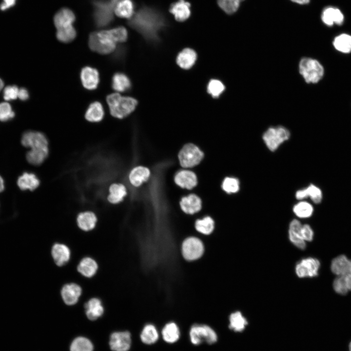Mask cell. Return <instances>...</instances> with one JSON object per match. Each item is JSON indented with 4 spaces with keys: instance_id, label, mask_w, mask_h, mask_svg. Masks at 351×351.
<instances>
[{
    "instance_id": "1",
    "label": "cell",
    "mask_w": 351,
    "mask_h": 351,
    "mask_svg": "<svg viewBox=\"0 0 351 351\" xmlns=\"http://www.w3.org/2000/svg\"><path fill=\"white\" fill-rule=\"evenodd\" d=\"M128 24L148 41L156 42L159 40V32L165 27L166 22L159 12L144 6L133 16Z\"/></svg>"
},
{
    "instance_id": "2",
    "label": "cell",
    "mask_w": 351,
    "mask_h": 351,
    "mask_svg": "<svg viewBox=\"0 0 351 351\" xmlns=\"http://www.w3.org/2000/svg\"><path fill=\"white\" fill-rule=\"evenodd\" d=\"M106 101L112 116L120 119L127 117L133 112L137 104L136 99L122 96L118 93L109 95Z\"/></svg>"
},
{
    "instance_id": "3",
    "label": "cell",
    "mask_w": 351,
    "mask_h": 351,
    "mask_svg": "<svg viewBox=\"0 0 351 351\" xmlns=\"http://www.w3.org/2000/svg\"><path fill=\"white\" fill-rule=\"evenodd\" d=\"M117 41L111 29L93 32L89 35L90 49L100 54H108L116 48Z\"/></svg>"
},
{
    "instance_id": "4",
    "label": "cell",
    "mask_w": 351,
    "mask_h": 351,
    "mask_svg": "<svg viewBox=\"0 0 351 351\" xmlns=\"http://www.w3.org/2000/svg\"><path fill=\"white\" fill-rule=\"evenodd\" d=\"M300 74L307 83H316L323 78L324 69L316 59L308 57L302 58L298 65Z\"/></svg>"
},
{
    "instance_id": "5",
    "label": "cell",
    "mask_w": 351,
    "mask_h": 351,
    "mask_svg": "<svg viewBox=\"0 0 351 351\" xmlns=\"http://www.w3.org/2000/svg\"><path fill=\"white\" fill-rule=\"evenodd\" d=\"M120 0H97L94 1V18L96 25L104 27L113 19V12Z\"/></svg>"
},
{
    "instance_id": "6",
    "label": "cell",
    "mask_w": 351,
    "mask_h": 351,
    "mask_svg": "<svg viewBox=\"0 0 351 351\" xmlns=\"http://www.w3.org/2000/svg\"><path fill=\"white\" fill-rule=\"evenodd\" d=\"M291 136L289 130L283 126L270 127L262 135L266 147L271 152L276 151Z\"/></svg>"
},
{
    "instance_id": "7",
    "label": "cell",
    "mask_w": 351,
    "mask_h": 351,
    "mask_svg": "<svg viewBox=\"0 0 351 351\" xmlns=\"http://www.w3.org/2000/svg\"><path fill=\"white\" fill-rule=\"evenodd\" d=\"M189 337L191 343L195 345L203 342L212 344L217 340L215 332L210 326L204 324H194L190 328Z\"/></svg>"
},
{
    "instance_id": "8",
    "label": "cell",
    "mask_w": 351,
    "mask_h": 351,
    "mask_svg": "<svg viewBox=\"0 0 351 351\" xmlns=\"http://www.w3.org/2000/svg\"><path fill=\"white\" fill-rule=\"evenodd\" d=\"M181 250L182 255L186 260L193 261L198 259L203 255L204 247L200 239L190 236L183 240Z\"/></svg>"
},
{
    "instance_id": "9",
    "label": "cell",
    "mask_w": 351,
    "mask_h": 351,
    "mask_svg": "<svg viewBox=\"0 0 351 351\" xmlns=\"http://www.w3.org/2000/svg\"><path fill=\"white\" fill-rule=\"evenodd\" d=\"M180 165L190 168L197 165L203 157V152L196 145L189 143L185 145L178 154Z\"/></svg>"
},
{
    "instance_id": "10",
    "label": "cell",
    "mask_w": 351,
    "mask_h": 351,
    "mask_svg": "<svg viewBox=\"0 0 351 351\" xmlns=\"http://www.w3.org/2000/svg\"><path fill=\"white\" fill-rule=\"evenodd\" d=\"M320 262L314 257H307L301 259L296 265L295 272L299 278L313 277L318 274Z\"/></svg>"
},
{
    "instance_id": "11",
    "label": "cell",
    "mask_w": 351,
    "mask_h": 351,
    "mask_svg": "<svg viewBox=\"0 0 351 351\" xmlns=\"http://www.w3.org/2000/svg\"><path fill=\"white\" fill-rule=\"evenodd\" d=\"M109 345L113 351H128L131 345V338L128 331L113 332L110 336Z\"/></svg>"
},
{
    "instance_id": "12",
    "label": "cell",
    "mask_w": 351,
    "mask_h": 351,
    "mask_svg": "<svg viewBox=\"0 0 351 351\" xmlns=\"http://www.w3.org/2000/svg\"><path fill=\"white\" fill-rule=\"evenodd\" d=\"M321 19L324 24L327 26L331 27L334 24L339 26L343 24L345 17L340 9L330 6L323 9Z\"/></svg>"
},
{
    "instance_id": "13",
    "label": "cell",
    "mask_w": 351,
    "mask_h": 351,
    "mask_svg": "<svg viewBox=\"0 0 351 351\" xmlns=\"http://www.w3.org/2000/svg\"><path fill=\"white\" fill-rule=\"evenodd\" d=\"M80 77L82 84L85 89L93 90L97 88L99 82V75L97 69L85 66L81 69Z\"/></svg>"
},
{
    "instance_id": "14",
    "label": "cell",
    "mask_w": 351,
    "mask_h": 351,
    "mask_svg": "<svg viewBox=\"0 0 351 351\" xmlns=\"http://www.w3.org/2000/svg\"><path fill=\"white\" fill-rule=\"evenodd\" d=\"M295 198L298 200L310 198L314 204L320 203L323 198L321 189L313 184H310L305 188L298 190L295 194Z\"/></svg>"
},
{
    "instance_id": "15",
    "label": "cell",
    "mask_w": 351,
    "mask_h": 351,
    "mask_svg": "<svg viewBox=\"0 0 351 351\" xmlns=\"http://www.w3.org/2000/svg\"><path fill=\"white\" fill-rule=\"evenodd\" d=\"M22 144L31 149L48 147V141L41 133L28 131L23 134L21 138Z\"/></svg>"
},
{
    "instance_id": "16",
    "label": "cell",
    "mask_w": 351,
    "mask_h": 351,
    "mask_svg": "<svg viewBox=\"0 0 351 351\" xmlns=\"http://www.w3.org/2000/svg\"><path fill=\"white\" fill-rule=\"evenodd\" d=\"M61 296L64 302L68 305L76 304L81 293V288L77 284L71 283L63 286L61 290Z\"/></svg>"
},
{
    "instance_id": "17",
    "label": "cell",
    "mask_w": 351,
    "mask_h": 351,
    "mask_svg": "<svg viewBox=\"0 0 351 351\" xmlns=\"http://www.w3.org/2000/svg\"><path fill=\"white\" fill-rule=\"evenodd\" d=\"M302 224L297 219H293L290 223L288 234L290 241L299 249L304 250L306 247V242L301 235V229Z\"/></svg>"
},
{
    "instance_id": "18",
    "label": "cell",
    "mask_w": 351,
    "mask_h": 351,
    "mask_svg": "<svg viewBox=\"0 0 351 351\" xmlns=\"http://www.w3.org/2000/svg\"><path fill=\"white\" fill-rule=\"evenodd\" d=\"M331 270L336 276L351 274V259L344 254L338 255L332 260Z\"/></svg>"
},
{
    "instance_id": "19",
    "label": "cell",
    "mask_w": 351,
    "mask_h": 351,
    "mask_svg": "<svg viewBox=\"0 0 351 351\" xmlns=\"http://www.w3.org/2000/svg\"><path fill=\"white\" fill-rule=\"evenodd\" d=\"M191 4L185 0H179L172 3L169 11L175 19L178 21H184L191 15Z\"/></svg>"
},
{
    "instance_id": "20",
    "label": "cell",
    "mask_w": 351,
    "mask_h": 351,
    "mask_svg": "<svg viewBox=\"0 0 351 351\" xmlns=\"http://www.w3.org/2000/svg\"><path fill=\"white\" fill-rule=\"evenodd\" d=\"M181 210L186 214H194L201 209L202 203L200 198L195 195L191 194L183 197L180 202Z\"/></svg>"
},
{
    "instance_id": "21",
    "label": "cell",
    "mask_w": 351,
    "mask_h": 351,
    "mask_svg": "<svg viewBox=\"0 0 351 351\" xmlns=\"http://www.w3.org/2000/svg\"><path fill=\"white\" fill-rule=\"evenodd\" d=\"M51 254L55 263L58 266H62L69 260L71 252L66 245L56 243L52 248Z\"/></svg>"
},
{
    "instance_id": "22",
    "label": "cell",
    "mask_w": 351,
    "mask_h": 351,
    "mask_svg": "<svg viewBox=\"0 0 351 351\" xmlns=\"http://www.w3.org/2000/svg\"><path fill=\"white\" fill-rule=\"evenodd\" d=\"M175 181L180 187L189 190L195 187L197 183L195 174L188 170H182L177 173L175 177Z\"/></svg>"
},
{
    "instance_id": "23",
    "label": "cell",
    "mask_w": 351,
    "mask_h": 351,
    "mask_svg": "<svg viewBox=\"0 0 351 351\" xmlns=\"http://www.w3.org/2000/svg\"><path fill=\"white\" fill-rule=\"evenodd\" d=\"M75 20L74 13L68 8H62L55 15L54 21L57 28L60 29L73 25Z\"/></svg>"
},
{
    "instance_id": "24",
    "label": "cell",
    "mask_w": 351,
    "mask_h": 351,
    "mask_svg": "<svg viewBox=\"0 0 351 351\" xmlns=\"http://www.w3.org/2000/svg\"><path fill=\"white\" fill-rule=\"evenodd\" d=\"M87 317L91 320H95L100 317L104 312V308L101 300L98 298L89 299L84 305Z\"/></svg>"
},
{
    "instance_id": "25",
    "label": "cell",
    "mask_w": 351,
    "mask_h": 351,
    "mask_svg": "<svg viewBox=\"0 0 351 351\" xmlns=\"http://www.w3.org/2000/svg\"><path fill=\"white\" fill-rule=\"evenodd\" d=\"M161 334L163 340L168 343L176 342L180 337V330L177 324L174 321H170L163 326Z\"/></svg>"
},
{
    "instance_id": "26",
    "label": "cell",
    "mask_w": 351,
    "mask_h": 351,
    "mask_svg": "<svg viewBox=\"0 0 351 351\" xmlns=\"http://www.w3.org/2000/svg\"><path fill=\"white\" fill-rule=\"evenodd\" d=\"M104 116V110L102 104L98 101L90 103L85 114V118L93 122L100 121Z\"/></svg>"
},
{
    "instance_id": "27",
    "label": "cell",
    "mask_w": 351,
    "mask_h": 351,
    "mask_svg": "<svg viewBox=\"0 0 351 351\" xmlns=\"http://www.w3.org/2000/svg\"><path fill=\"white\" fill-rule=\"evenodd\" d=\"M98 265L96 261L91 257H86L82 259L78 265V272L83 276L91 277L97 273Z\"/></svg>"
},
{
    "instance_id": "28",
    "label": "cell",
    "mask_w": 351,
    "mask_h": 351,
    "mask_svg": "<svg viewBox=\"0 0 351 351\" xmlns=\"http://www.w3.org/2000/svg\"><path fill=\"white\" fill-rule=\"evenodd\" d=\"M150 175V172L147 168L138 166L134 168L130 172L129 180L133 185L138 187L148 180Z\"/></svg>"
},
{
    "instance_id": "29",
    "label": "cell",
    "mask_w": 351,
    "mask_h": 351,
    "mask_svg": "<svg viewBox=\"0 0 351 351\" xmlns=\"http://www.w3.org/2000/svg\"><path fill=\"white\" fill-rule=\"evenodd\" d=\"M196 59V54L194 50L185 48L177 56L176 62L182 68L188 69L194 65Z\"/></svg>"
},
{
    "instance_id": "30",
    "label": "cell",
    "mask_w": 351,
    "mask_h": 351,
    "mask_svg": "<svg viewBox=\"0 0 351 351\" xmlns=\"http://www.w3.org/2000/svg\"><path fill=\"white\" fill-rule=\"evenodd\" d=\"M214 220L210 216H205L201 219H197L195 222V228L200 234L208 235L213 233L215 229Z\"/></svg>"
},
{
    "instance_id": "31",
    "label": "cell",
    "mask_w": 351,
    "mask_h": 351,
    "mask_svg": "<svg viewBox=\"0 0 351 351\" xmlns=\"http://www.w3.org/2000/svg\"><path fill=\"white\" fill-rule=\"evenodd\" d=\"M97 219L91 212H84L79 214L77 218L78 226L82 230L88 231L94 228Z\"/></svg>"
},
{
    "instance_id": "32",
    "label": "cell",
    "mask_w": 351,
    "mask_h": 351,
    "mask_svg": "<svg viewBox=\"0 0 351 351\" xmlns=\"http://www.w3.org/2000/svg\"><path fill=\"white\" fill-rule=\"evenodd\" d=\"M140 337L143 343L151 345L157 341L159 334L156 326L153 324L148 323L143 327Z\"/></svg>"
},
{
    "instance_id": "33",
    "label": "cell",
    "mask_w": 351,
    "mask_h": 351,
    "mask_svg": "<svg viewBox=\"0 0 351 351\" xmlns=\"http://www.w3.org/2000/svg\"><path fill=\"white\" fill-rule=\"evenodd\" d=\"M134 4L132 0H120L117 4L114 12L118 17L131 19L134 14Z\"/></svg>"
},
{
    "instance_id": "34",
    "label": "cell",
    "mask_w": 351,
    "mask_h": 351,
    "mask_svg": "<svg viewBox=\"0 0 351 351\" xmlns=\"http://www.w3.org/2000/svg\"><path fill=\"white\" fill-rule=\"evenodd\" d=\"M292 211L299 218H308L313 214L314 208L312 203L302 200L294 205Z\"/></svg>"
},
{
    "instance_id": "35",
    "label": "cell",
    "mask_w": 351,
    "mask_h": 351,
    "mask_svg": "<svg viewBox=\"0 0 351 351\" xmlns=\"http://www.w3.org/2000/svg\"><path fill=\"white\" fill-rule=\"evenodd\" d=\"M111 85L114 90L120 92L128 91L131 87L129 78L122 73H116L113 75Z\"/></svg>"
},
{
    "instance_id": "36",
    "label": "cell",
    "mask_w": 351,
    "mask_h": 351,
    "mask_svg": "<svg viewBox=\"0 0 351 351\" xmlns=\"http://www.w3.org/2000/svg\"><path fill=\"white\" fill-rule=\"evenodd\" d=\"M17 183L21 190H34L38 187L39 182L34 174L24 173L19 177Z\"/></svg>"
},
{
    "instance_id": "37",
    "label": "cell",
    "mask_w": 351,
    "mask_h": 351,
    "mask_svg": "<svg viewBox=\"0 0 351 351\" xmlns=\"http://www.w3.org/2000/svg\"><path fill=\"white\" fill-rule=\"evenodd\" d=\"M48 154V147L31 149L27 153L26 158L30 163L37 165L43 162Z\"/></svg>"
},
{
    "instance_id": "38",
    "label": "cell",
    "mask_w": 351,
    "mask_h": 351,
    "mask_svg": "<svg viewBox=\"0 0 351 351\" xmlns=\"http://www.w3.org/2000/svg\"><path fill=\"white\" fill-rule=\"evenodd\" d=\"M333 45L337 51L343 53L351 52V35L342 33L336 36L333 40Z\"/></svg>"
},
{
    "instance_id": "39",
    "label": "cell",
    "mask_w": 351,
    "mask_h": 351,
    "mask_svg": "<svg viewBox=\"0 0 351 351\" xmlns=\"http://www.w3.org/2000/svg\"><path fill=\"white\" fill-rule=\"evenodd\" d=\"M229 328L234 332L243 331L248 324L247 320L239 311L232 312L229 316Z\"/></svg>"
},
{
    "instance_id": "40",
    "label": "cell",
    "mask_w": 351,
    "mask_h": 351,
    "mask_svg": "<svg viewBox=\"0 0 351 351\" xmlns=\"http://www.w3.org/2000/svg\"><path fill=\"white\" fill-rule=\"evenodd\" d=\"M125 187L121 184H113L109 188V195L108 196L109 201L113 204H117L121 201L126 195Z\"/></svg>"
},
{
    "instance_id": "41",
    "label": "cell",
    "mask_w": 351,
    "mask_h": 351,
    "mask_svg": "<svg viewBox=\"0 0 351 351\" xmlns=\"http://www.w3.org/2000/svg\"><path fill=\"white\" fill-rule=\"evenodd\" d=\"M223 190L228 194H233L238 193L240 188L239 180L235 177L227 176L222 183Z\"/></svg>"
},
{
    "instance_id": "42",
    "label": "cell",
    "mask_w": 351,
    "mask_h": 351,
    "mask_svg": "<svg viewBox=\"0 0 351 351\" xmlns=\"http://www.w3.org/2000/svg\"><path fill=\"white\" fill-rule=\"evenodd\" d=\"M93 345L91 342L84 337L75 338L71 343L70 351H93Z\"/></svg>"
},
{
    "instance_id": "43",
    "label": "cell",
    "mask_w": 351,
    "mask_h": 351,
    "mask_svg": "<svg viewBox=\"0 0 351 351\" xmlns=\"http://www.w3.org/2000/svg\"><path fill=\"white\" fill-rule=\"evenodd\" d=\"M77 33L73 25L60 29H58L56 33L57 39L64 43L70 42L74 39Z\"/></svg>"
},
{
    "instance_id": "44",
    "label": "cell",
    "mask_w": 351,
    "mask_h": 351,
    "mask_svg": "<svg viewBox=\"0 0 351 351\" xmlns=\"http://www.w3.org/2000/svg\"><path fill=\"white\" fill-rule=\"evenodd\" d=\"M240 2V0H217L219 7L228 14L235 12L238 10Z\"/></svg>"
},
{
    "instance_id": "45",
    "label": "cell",
    "mask_w": 351,
    "mask_h": 351,
    "mask_svg": "<svg viewBox=\"0 0 351 351\" xmlns=\"http://www.w3.org/2000/svg\"><path fill=\"white\" fill-rule=\"evenodd\" d=\"M225 87L223 83L217 79H212L209 82L207 91L213 98H218L225 90Z\"/></svg>"
},
{
    "instance_id": "46",
    "label": "cell",
    "mask_w": 351,
    "mask_h": 351,
    "mask_svg": "<svg viewBox=\"0 0 351 351\" xmlns=\"http://www.w3.org/2000/svg\"><path fill=\"white\" fill-rule=\"evenodd\" d=\"M332 287L335 292L340 295H346L350 291L346 282L341 276H336L333 280Z\"/></svg>"
},
{
    "instance_id": "47",
    "label": "cell",
    "mask_w": 351,
    "mask_h": 351,
    "mask_svg": "<svg viewBox=\"0 0 351 351\" xmlns=\"http://www.w3.org/2000/svg\"><path fill=\"white\" fill-rule=\"evenodd\" d=\"M15 117V113L13 111L12 107L8 102L0 103V120L2 121H8Z\"/></svg>"
},
{
    "instance_id": "48",
    "label": "cell",
    "mask_w": 351,
    "mask_h": 351,
    "mask_svg": "<svg viewBox=\"0 0 351 351\" xmlns=\"http://www.w3.org/2000/svg\"><path fill=\"white\" fill-rule=\"evenodd\" d=\"M19 89L16 85H9L3 91V98L6 100L16 99L18 98Z\"/></svg>"
},
{
    "instance_id": "49",
    "label": "cell",
    "mask_w": 351,
    "mask_h": 351,
    "mask_svg": "<svg viewBox=\"0 0 351 351\" xmlns=\"http://www.w3.org/2000/svg\"><path fill=\"white\" fill-rule=\"evenodd\" d=\"M301 235L302 238L306 242H310L313 238L314 232L310 225L307 224H302L301 229Z\"/></svg>"
},
{
    "instance_id": "50",
    "label": "cell",
    "mask_w": 351,
    "mask_h": 351,
    "mask_svg": "<svg viewBox=\"0 0 351 351\" xmlns=\"http://www.w3.org/2000/svg\"><path fill=\"white\" fill-rule=\"evenodd\" d=\"M16 0H3L0 5L1 10L4 11L15 5Z\"/></svg>"
},
{
    "instance_id": "51",
    "label": "cell",
    "mask_w": 351,
    "mask_h": 351,
    "mask_svg": "<svg viewBox=\"0 0 351 351\" xmlns=\"http://www.w3.org/2000/svg\"><path fill=\"white\" fill-rule=\"evenodd\" d=\"M29 97V93L27 89L21 88L19 89L18 98L21 100H26Z\"/></svg>"
},
{
    "instance_id": "52",
    "label": "cell",
    "mask_w": 351,
    "mask_h": 351,
    "mask_svg": "<svg viewBox=\"0 0 351 351\" xmlns=\"http://www.w3.org/2000/svg\"><path fill=\"white\" fill-rule=\"evenodd\" d=\"M292 1L299 4H306L310 2L311 0H290Z\"/></svg>"
},
{
    "instance_id": "53",
    "label": "cell",
    "mask_w": 351,
    "mask_h": 351,
    "mask_svg": "<svg viewBox=\"0 0 351 351\" xmlns=\"http://www.w3.org/2000/svg\"><path fill=\"white\" fill-rule=\"evenodd\" d=\"M4 182L2 177L0 176V193L4 189Z\"/></svg>"
},
{
    "instance_id": "54",
    "label": "cell",
    "mask_w": 351,
    "mask_h": 351,
    "mask_svg": "<svg viewBox=\"0 0 351 351\" xmlns=\"http://www.w3.org/2000/svg\"><path fill=\"white\" fill-rule=\"evenodd\" d=\"M4 83L2 80L0 78V91L2 89Z\"/></svg>"
},
{
    "instance_id": "55",
    "label": "cell",
    "mask_w": 351,
    "mask_h": 351,
    "mask_svg": "<svg viewBox=\"0 0 351 351\" xmlns=\"http://www.w3.org/2000/svg\"><path fill=\"white\" fill-rule=\"evenodd\" d=\"M349 351H351V342L349 345Z\"/></svg>"
},
{
    "instance_id": "56",
    "label": "cell",
    "mask_w": 351,
    "mask_h": 351,
    "mask_svg": "<svg viewBox=\"0 0 351 351\" xmlns=\"http://www.w3.org/2000/svg\"><path fill=\"white\" fill-rule=\"evenodd\" d=\"M240 0V1L241 2L242 1H243V0Z\"/></svg>"
}]
</instances>
